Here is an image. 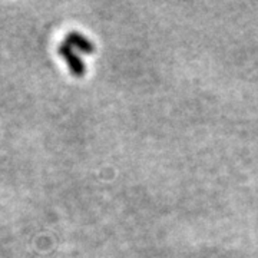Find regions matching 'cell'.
Wrapping results in <instances>:
<instances>
[{
	"mask_svg": "<svg viewBox=\"0 0 258 258\" xmlns=\"http://www.w3.org/2000/svg\"><path fill=\"white\" fill-rule=\"evenodd\" d=\"M57 52H59V55L62 56V59L66 62L71 74L74 75V76L82 78L83 75L86 74V64L82 60V57H79V56L76 55L74 47L69 46L66 42H63V43H60Z\"/></svg>",
	"mask_w": 258,
	"mask_h": 258,
	"instance_id": "cell-1",
	"label": "cell"
},
{
	"mask_svg": "<svg viewBox=\"0 0 258 258\" xmlns=\"http://www.w3.org/2000/svg\"><path fill=\"white\" fill-rule=\"evenodd\" d=\"M64 42H66L69 46H72L74 49H78V50H81L83 53H93V52L96 50L93 42H91L88 37L81 35L79 32H75V30L74 32L66 33Z\"/></svg>",
	"mask_w": 258,
	"mask_h": 258,
	"instance_id": "cell-2",
	"label": "cell"
}]
</instances>
